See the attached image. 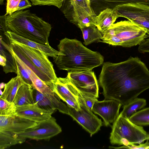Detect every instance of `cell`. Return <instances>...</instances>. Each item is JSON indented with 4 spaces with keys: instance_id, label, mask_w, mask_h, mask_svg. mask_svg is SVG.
Masks as SVG:
<instances>
[{
    "instance_id": "cell-18",
    "label": "cell",
    "mask_w": 149,
    "mask_h": 149,
    "mask_svg": "<svg viewBox=\"0 0 149 149\" xmlns=\"http://www.w3.org/2000/svg\"><path fill=\"white\" fill-rule=\"evenodd\" d=\"M118 17L113 9L107 8L95 17L94 24L102 35L113 25Z\"/></svg>"
},
{
    "instance_id": "cell-36",
    "label": "cell",
    "mask_w": 149,
    "mask_h": 149,
    "mask_svg": "<svg viewBox=\"0 0 149 149\" xmlns=\"http://www.w3.org/2000/svg\"><path fill=\"white\" fill-rule=\"evenodd\" d=\"M4 0H0V4L2 5L3 4V2Z\"/></svg>"
},
{
    "instance_id": "cell-19",
    "label": "cell",
    "mask_w": 149,
    "mask_h": 149,
    "mask_svg": "<svg viewBox=\"0 0 149 149\" xmlns=\"http://www.w3.org/2000/svg\"><path fill=\"white\" fill-rule=\"evenodd\" d=\"M33 88L25 84L18 90L13 104L15 107L31 104L35 102L33 93Z\"/></svg>"
},
{
    "instance_id": "cell-24",
    "label": "cell",
    "mask_w": 149,
    "mask_h": 149,
    "mask_svg": "<svg viewBox=\"0 0 149 149\" xmlns=\"http://www.w3.org/2000/svg\"><path fill=\"white\" fill-rule=\"evenodd\" d=\"M134 124L140 126L149 125V107L141 110L133 114L129 118Z\"/></svg>"
},
{
    "instance_id": "cell-5",
    "label": "cell",
    "mask_w": 149,
    "mask_h": 149,
    "mask_svg": "<svg viewBox=\"0 0 149 149\" xmlns=\"http://www.w3.org/2000/svg\"><path fill=\"white\" fill-rule=\"evenodd\" d=\"M113 123L109 137L112 145L126 146L149 140V134L142 126L134 124L120 113Z\"/></svg>"
},
{
    "instance_id": "cell-31",
    "label": "cell",
    "mask_w": 149,
    "mask_h": 149,
    "mask_svg": "<svg viewBox=\"0 0 149 149\" xmlns=\"http://www.w3.org/2000/svg\"><path fill=\"white\" fill-rule=\"evenodd\" d=\"M124 148L131 149H149V141L147 140V141L143 143H140L139 145H136L135 144H132L128 146H124L118 148Z\"/></svg>"
},
{
    "instance_id": "cell-20",
    "label": "cell",
    "mask_w": 149,
    "mask_h": 149,
    "mask_svg": "<svg viewBox=\"0 0 149 149\" xmlns=\"http://www.w3.org/2000/svg\"><path fill=\"white\" fill-rule=\"evenodd\" d=\"M25 84L19 75L12 78L5 84L1 97L11 103H13L16 93L19 88Z\"/></svg>"
},
{
    "instance_id": "cell-12",
    "label": "cell",
    "mask_w": 149,
    "mask_h": 149,
    "mask_svg": "<svg viewBox=\"0 0 149 149\" xmlns=\"http://www.w3.org/2000/svg\"><path fill=\"white\" fill-rule=\"evenodd\" d=\"M37 124V123L19 116L15 113L0 115V131L19 134Z\"/></svg>"
},
{
    "instance_id": "cell-4",
    "label": "cell",
    "mask_w": 149,
    "mask_h": 149,
    "mask_svg": "<svg viewBox=\"0 0 149 149\" xmlns=\"http://www.w3.org/2000/svg\"><path fill=\"white\" fill-rule=\"evenodd\" d=\"M11 45L13 52L52 89L58 77L48 56L40 50L21 44L11 43Z\"/></svg>"
},
{
    "instance_id": "cell-37",
    "label": "cell",
    "mask_w": 149,
    "mask_h": 149,
    "mask_svg": "<svg viewBox=\"0 0 149 149\" xmlns=\"http://www.w3.org/2000/svg\"><path fill=\"white\" fill-rule=\"evenodd\" d=\"M148 141H149V140H148Z\"/></svg>"
},
{
    "instance_id": "cell-1",
    "label": "cell",
    "mask_w": 149,
    "mask_h": 149,
    "mask_svg": "<svg viewBox=\"0 0 149 149\" xmlns=\"http://www.w3.org/2000/svg\"><path fill=\"white\" fill-rule=\"evenodd\" d=\"M103 64L98 81L104 99L116 100L124 106L149 88V70L138 57Z\"/></svg>"
},
{
    "instance_id": "cell-28",
    "label": "cell",
    "mask_w": 149,
    "mask_h": 149,
    "mask_svg": "<svg viewBox=\"0 0 149 149\" xmlns=\"http://www.w3.org/2000/svg\"><path fill=\"white\" fill-rule=\"evenodd\" d=\"M33 6H53L60 9L65 0H30Z\"/></svg>"
},
{
    "instance_id": "cell-8",
    "label": "cell",
    "mask_w": 149,
    "mask_h": 149,
    "mask_svg": "<svg viewBox=\"0 0 149 149\" xmlns=\"http://www.w3.org/2000/svg\"><path fill=\"white\" fill-rule=\"evenodd\" d=\"M113 9L118 17L125 18L145 29L147 34L145 39L149 37V5L129 3L117 6Z\"/></svg>"
},
{
    "instance_id": "cell-13",
    "label": "cell",
    "mask_w": 149,
    "mask_h": 149,
    "mask_svg": "<svg viewBox=\"0 0 149 149\" xmlns=\"http://www.w3.org/2000/svg\"><path fill=\"white\" fill-rule=\"evenodd\" d=\"M56 110L42 109L35 102L31 104L15 107V113L19 116L38 123L49 119Z\"/></svg>"
},
{
    "instance_id": "cell-17",
    "label": "cell",
    "mask_w": 149,
    "mask_h": 149,
    "mask_svg": "<svg viewBox=\"0 0 149 149\" xmlns=\"http://www.w3.org/2000/svg\"><path fill=\"white\" fill-rule=\"evenodd\" d=\"M91 6L95 14L98 15L107 9H113L123 4L141 3L149 5V0H90Z\"/></svg>"
},
{
    "instance_id": "cell-27",
    "label": "cell",
    "mask_w": 149,
    "mask_h": 149,
    "mask_svg": "<svg viewBox=\"0 0 149 149\" xmlns=\"http://www.w3.org/2000/svg\"><path fill=\"white\" fill-rule=\"evenodd\" d=\"M69 2L70 5L64 2L63 3L72 7H78L94 12L91 6L90 0H70Z\"/></svg>"
},
{
    "instance_id": "cell-33",
    "label": "cell",
    "mask_w": 149,
    "mask_h": 149,
    "mask_svg": "<svg viewBox=\"0 0 149 149\" xmlns=\"http://www.w3.org/2000/svg\"><path fill=\"white\" fill-rule=\"evenodd\" d=\"M13 104L6 100L0 97V111H2L10 107Z\"/></svg>"
},
{
    "instance_id": "cell-9",
    "label": "cell",
    "mask_w": 149,
    "mask_h": 149,
    "mask_svg": "<svg viewBox=\"0 0 149 149\" xmlns=\"http://www.w3.org/2000/svg\"><path fill=\"white\" fill-rule=\"evenodd\" d=\"M79 101L80 109L78 111L68 106L69 109V115L75 120L91 135L97 133L103 125V122L93 113L86 104L81 97L79 95Z\"/></svg>"
},
{
    "instance_id": "cell-34",
    "label": "cell",
    "mask_w": 149,
    "mask_h": 149,
    "mask_svg": "<svg viewBox=\"0 0 149 149\" xmlns=\"http://www.w3.org/2000/svg\"><path fill=\"white\" fill-rule=\"evenodd\" d=\"M64 102L66 103L68 106L74 109L77 111H78L80 109V107L72 100L65 99Z\"/></svg>"
},
{
    "instance_id": "cell-25",
    "label": "cell",
    "mask_w": 149,
    "mask_h": 149,
    "mask_svg": "<svg viewBox=\"0 0 149 149\" xmlns=\"http://www.w3.org/2000/svg\"><path fill=\"white\" fill-rule=\"evenodd\" d=\"M13 53L16 60L17 68V75L21 77L25 84L29 85L33 88V83L24 63L13 52Z\"/></svg>"
},
{
    "instance_id": "cell-6",
    "label": "cell",
    "mask_w": 149,
    "mask_h": 149,
    "mask_svg": "<svg viewBox=\"0 0 149 149\" xmlns=\"http://www.w3.org/2000/svg\"><path fill=\"white\" fill-rule=\"evenodd\" d=\"M82 96L94 99L99 97V85L92 70L69 71L66 77Z\"/></svg>"
},
{
    "instance_id": "cell-3",
    "label": "cell",
    "mask_w": 149,
    "mask_h": 149,
    "mask_svg": "<svg viewBox=\"0 0 149 149\" xmlns=\"http://www.w3.org/2000/svg\"><path fill=\"white\" fill-rule=\"evenodd\" d=\"M5 19L9 31L37 43L49 45L52 25L29 10L17 11Z\"/></svg>"
},
{
    "instance_id": "cell-29",
    "label": "cell",
    "mask_w": 149,
    "mask_h": 149,
    "mask_svg": "<svg viewBox=\"0 0 149 149\" xmlns=\"http://www.w3.org/2000/svg\"><path fill=\"white\" fill-rule=\"evenodd\" d=\"M21 0H7L6 8V16L11 15L17 11L18 6Z\"/></svg>"
},
{
    "instance_id": "cell-21",
    "label": "cell",
    "mask_w": 149,
    "mask_h": 149,
    "mask_svg": "<svg viewBox=\"0 0 149 149\" xmlns=\"http://www.w3.org/2000/svg\"><path fill=\"white\" fill-rule=\"evenodd\" d=\"M27 139L18 134L0 131V149H4L25 142Z\"/></svg>"
},
{
    "instance_id": "cell-2",
    "label": "cell",
    "mask_w": 149,
    "mask_h": 149,
    "mask_svg": "<svg viewBox=\"0 0 149 149\" xmlns=\"http://www.w3.org/2000/svg\"><path fill=\"white\" fill-rule=\"evenodd\" d=\"M58 55L54 61L58 69L68 71L92 70L103 64L104 57L86 48L76 39L66 38L60 41Z\"/></svg>"
},
{
    "instance_id": "cell-32",
    "label": "cell",
    "mask_w": 149,
    "mask_h": 149,
    "mask_svg": "<svg viewBox=\"0 0 149 149\" xmlns=\"http://www.w3.org/2000/svg\"><path fill=\"white\" fill-rule=\"evenodd\" d=\"M32 5V4L28 0H21L18 6L17 11L23 10L29 8Z\"/></svg>"
},
{
    "instance_id": "cell-11",
    "label": "cell",
    "mask_w": 149,
    "mask_h": 149,
    "mask_svg": "<svg viewBox=\"0 0 149 149\" xmlns=\"http://www.w3.org/2000/svg\"><path fill=\"white\" fill-rule=\"evenodd\" d=\"M121 105L120 103L116 100L104 99L101 101H96L92 111L102 118L104 125L107 127L110 126V124L118 117Z\"/></svg>"
},
{
    "instance_id": "cell-35",
    "label": "cell",
    "mask_w": 149,
    "mask_h": 149,
    "mask_svg": "<svg viewBox=\"0 0 149 149\" xmlns=\"http://www.w3.org/2000/svg\"><path fill=\"white\" fill-rule=\"evenodd\" d=\"M0 64L3 68L6 65V59L3 56L1 55H0Z\"/></svg>"
},
{
    "instance_id": "cell-7",
    "label": "cell",
    "mask_w": 149,
    "mask_h": 149,
    "mask_svg": "<svg viewBox=\"0 0 149 149\" xmlns=\"http://www.w3.org/2000/svg\"><path fill=\"white\" fill-rule=\"evenodd\" d=\"M112 27L115 35L122 42L123 47H130L139 45L145 39L147 31L144 28L129 20L121 21Z\"/></svg>"
},
{
    "instance_id": "cell-15",
    "label": "cell",
    "mask_w": 149,
    "mask_h": 149,
    "mask_svg": "<svg viewBox=\"0 0 149 149\" xmlns=\"http://www.w3.org/2000/svg\"><path fill=\"white\" fill-rule=\"evenodd\" d=\"M4 34L9 39L11 43L21 44L39 50L48 56L53 57L54 59L58 55L63 54L52 47L49 45L37 43L19 36L10 31H8L4 33Z\"/></svg>"
},
{
    "instance_id": "cell-14",
    "label": "cell",
    "mask_w": 149,
    "mask_h": 149,
    "mask_svg": "<svg viewBox=\"0 0 149 149\" xmlns=\"http://www.w3.org/2000/svg\"><path fill=\"white\" fill-rule=\"evenodd\" d=\"M63 101L65 99L72 100L79 106V92L66 77H58L52 88Z\"/></svg>"
},
{
    "instance_id": "cell-26",
    "label": "cell",
    "mask_w": 149,
    "mask_h": 149,
    "mask_svg": "<svg viewBox=\"0 0 149 149\" xmlns=\"http://www.w3.org/2000/svg\"><path fill=\"white\" fill-rule=\"evenodd\" d=\"M33 95L35 102L38 106L46 110L57 109L50 100L44 94L33 88Z\"/></svg>"
},
{
    "instance_id": "cell-30",
    "label": "cell",
    "mask_w": 149,
    "mask_h": 149,
    "mask_svg": "<svg viewBox=\"0 0 149 149\" xmlns=\"http://www.w3.org/2000/svg\"><path fill=\"white\" fill-rule=\"evenodd\" d=\"M138 50L141 53L149 52V37L144 39L139 45Z\"/></svg>"
},
{
    "instance_id": "cell-22",
    "label": "cell",
    "mask_w": 149,
    "mask_h": 149,
    "mask_svg": "<svg viewBox=\"0 0 149 149\" xmlns=\"http://www.w3.org/2000/svg\"><path fill=\"white\" fill-rule=\"evenodd\" d=\"M79 27L82 31L84 41V43L85 45H88L97 40H102L101 33L93 24Z\"/></svg>"
},
{
    "instance_id": "cell-10",
    "label": "cell",
    "mask_w": 149,
    "mask_h": 149,
    "mask_svg": "<svg viewBox=\"0 0 149 149\" xmlns=\"http://www.w3.org/2000/svg\"><path fill=\"white\" fill-rule=\"evenodd\" d=\"M62 132L61 127L53 117L41 122H38L35 126L18 134L19 136L37 141H49Z\"/></svg>"
},
{
    "instance_id": "cell-23",
    "label": "cell",
    "mask_w": 149,
    "mask_h": 149,
    "mask_svg": "<svg viewBox=\"0 0 149 149\" xmlns=\"http://www.w3.org/2000/svg\"><path fill=\"white\" fill-rule=\"evenodd\" d=\"M146 104L145 99L136 97L127 104L123 106V111L120 112L124 117L129 118L137 110L140 109Z\"/></svg>"
},
{
    "instance_id": "cell-16",
    "label": "cell",
    "mask_w": 149,
    "mask_h": 149,
    "mask_svg": "<svg viewBox=\"0 0 149 149\" xmlns=\"http://www.w3.org/2000/svg\"><path fill=\"white\" fill-rule=\"evenodd\" d=\"M0 55L6 59V65L3 68L6 74L14 72L17 74V68L16 60L13 55V51L9 39L4 34H0Z\"/></svg>"
}]
</instances>
